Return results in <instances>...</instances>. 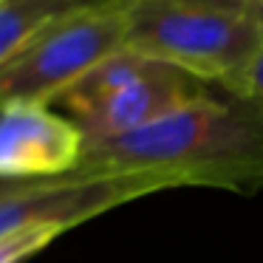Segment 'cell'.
I'll use <instances>...</instances> for the list:
<instances>
[{"label":"cell","instance_id":"6da1fadb","mask_svg":"<svg viewBox=\"0 0 263 263\" xmlns=\"http://www.w3.org/2000/svg\"><path fill=\"white\" fill-rule=\"evenodd\" d=\"M71 176H150L164 190L257 193L263 190V108L212 85L139 130L85 142Z\"/></svg>","mask_w":263,"mask_h":263},{"label":"cell","instance_id":"7a4b0ae2","mask_svg":"<svg viewBox=\"0 0 263 263\" xmlns=\"http://www.w3.org/2000/svg\"><path fill=\"white\" fill-rule=\"evenodd\" d=\"M263 43V23L223 0H127L125 48L227 88Z\"/></svg>","mask_w":263,"mask_h":263},{"label":"cell","instance_id":"3957f363","mask_svg":"<svg viewBox=\"0 0 263 263\" xmlns=\"http://www.w3.org/2000/svg\"><path fill=\"white\" fill-rule=\"evenodd\" d=\"M210 88L176 65L144 57L133 48H119L93 65L57 102L68 110L85 142H102L184 108Z\"/></svg>","mask_w":263,"mask_h":263},{"label":"cell","instance_id":"277c9868","mask_svg":"<svg viewBox=\"0 0 263 263\" xmlns=\"http://www.w3.org/2000/svg\"><path fill=\"white\" fill-rule=\"evenodd\" d=\"M127 0H91L37 31L0 65V108L51 105L93 65L125 48Z\"/></svg>","mask_w":263,"mask_h":263},{"label":"cell","instance_id":"5b68a950","mask_svg":"<svg viewBox=\"0 0 263 263\" xmlns=\"http://www.w3.org/2000/svg\"><path fill=\"white\" fill-rule=\"evenodd\" d=\"M161 190L164 187L150 176L77 178L65 173L54 178H37L26 193L0 201V235L37 223H54L68 232L114 206Z\"/></svg>","mask_w":263,"mask_h":263},{"label":"cell","instance_id":"8992f818","mask_svg":"<svg viewBox=\"0 0 263 263\" xmlns=\"http://www.w3.org/2000/svg\"><path fill=\"white\" fill-rule=\"evenodd\" d=\"M85 136L48 105L0 108V178H54L77 167Z\"/></svg>","mask_w":263,"mask_h":263},{"label":"cell","instance_id":"52a82bcc","mask_svg":"<svg viewBox=\"0 0 263 263\" xmlns=\"http://www.w3.org/2000/svg\"><path fill=\"white\" fill-rule=\"evenodd\" d=\"M65 229L54 223H37V227H23L14 232L0 235V263H23L43 252L54 238H60Z\"/></svg>","mask_w":263,"mask_h":263},{"label":"cell","instance_id":"ba28073f","mask_svg":"<svg viewBox=\"0 0 263 263\" xmlns=\"http://www.w3.org/2000/svg\"><path fill=\"white\" fill-rule=\"evenodd\" d=\"M223 91L238 93V97L255 102L257 108H263V43H260V48L252 54V60L246 63V68L240 71Z\"/></svg>","mask_w":263,"mask_h":263},{"label":"cell","instance_id":"9c48e42d","mask_svg":"<svg viewBox=\"0 0 263 263\" xmlns=\"http://www.w3.org/2000/svg\"><path fill=\"white\" fill-rule=\"evenodd\" d=\"M37 178H0V201H9L14 195L26 193Z\"/></svg>","mask_w":263,"mask_h":263},{"label":"cell","instance_id":"30bf717a","mask_svg":"<svg viewBox=\"0 0 263 263\" xmlns=\"http://www.w3.org/2000/svg\"><path fill=\"white\" fill-rule=\"evenodd\" d=\"M223 3H232V6L246 9V12H249V14H255V17L263 23V0H223Z\"/></svg>","mask_w":263,"mask_h":263}]
</instances>
